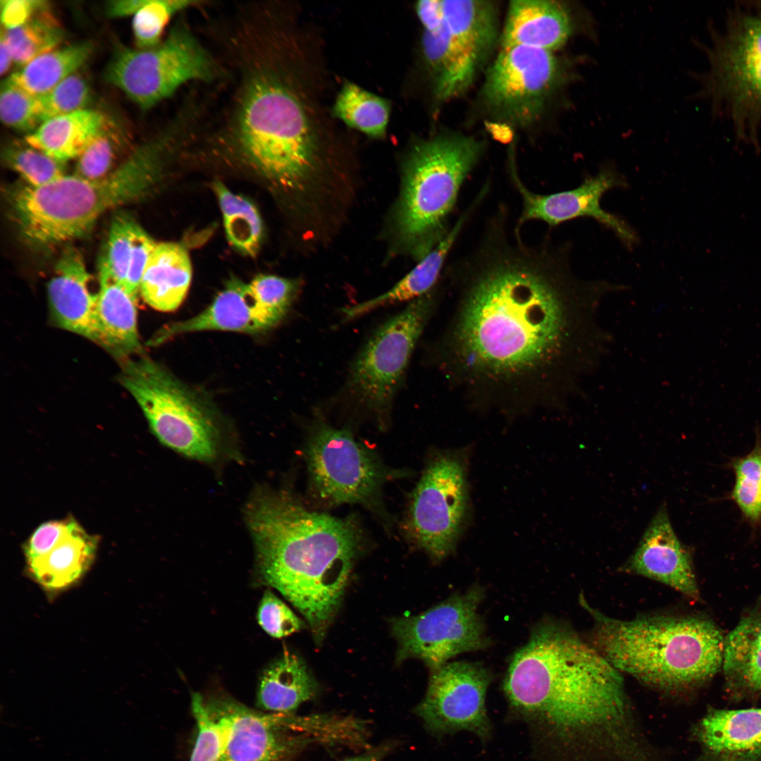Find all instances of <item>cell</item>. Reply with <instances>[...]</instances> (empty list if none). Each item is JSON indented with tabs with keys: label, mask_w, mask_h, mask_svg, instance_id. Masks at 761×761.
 Returning <instances> with one entry per match:
<instances>
[{
	"label": "cell",
	"mask_w": 761,
	"mask_h": 761,
	"mask_svg": "<svg viewBox=\"0 0 761 761\" xmlns=\"http://www.w3.org/2000/svg\"><path fill=\"white\" fill-rule=\"evenodd\" d=\"M500 205L474 248L447 268L465 287L460 340L470 363L496 371L557 364L580 386L611 340L598 321L618 284L571 273L568 247L523 241Z\"/></svg>",
	"instance_id": "1"
},
{
	"label": "cell",
	"mask_w": 761,
	"mask_h": 761,
	"mask_svg": "<svg viewBox=\"0 0 761 761\" xmlns=\"http://www.w3.org/2000/svg\"><path fill=\"white\" fill-rule=\"evenodd\" d=\"M502 688L511 710L534 729L632 756L621 672L568 626L552 621L536 626L514 653Z\"/></svg>",
	"instance_id": "2"
},
{
	"label": "cell",
	"mask_w": 761,
	"mask_h": 761,
	"mask_svg": "<svg viewBox=\"0 0 761 761\" xmlns=\"http://www.w3.org/2000/svg\"><path fill=\"white\" fill-rule=\"evenodd\" d=\"M256 570L305 617L316 643L335 614L360 546L349 519L312 512L290 496L260 490L247 507Z\"/></svg>",
	"instance_id": "3"
},
{
	"label": "cell",
	"mask_w": 761,
	"mask_h": 761,
	"mask_svg": "<svg viewBox=\"0 0 761 761\" xmlns=\"http://www.w3.org/2000/svg\"><path fill=\"white\" fill-rule=\"evenodd\" d=\"M582 607L593 620V646L618 671L664 690L698 686L722 668L724 638L710 619L695 616H645L630 620Z\"/></svg>",
	"instance_id": "4"
},
{
	"label": "cell",
	"mask_w": 761,
	"mask_h": 761,
	"mask_svg": "<svg viewBox=\"0 0 761 761\" xmlns=\"http://www.w3.org/2000/svg\"><path fill=\"white\" fill-rule=\"evenodd\" d=\"M157 149L154 144L136 149L100 180L66 174L43 186L18 187L9 203L21 236L36 247L83 236L105 212L136 200L147 190L155 175Z\"/></svg>",
	"instance_id": "5"
},
{
	"label": "cell",
	"mask_w": 761,
	"mask_h": 761,
	"mask_svg": "<svg viewBox=\"0 0 761 761\" xmlns=\"http://www.w3.org/2000/svg\"><path fill=\"white\" fill-rule=\"evenodd\" d=\"M235 130L248 159L283 188L304 190L316 171L318 147L295 93L275 74L256 71L246 80Z\"/></svg>",
	"instance_id": "6"
},
{
	"label": "cell",
	"mask_w": 761,
	"mask_h": 761,
	"mask_svg": "<svg viewBox=\"0 0 761 761\" xmlns=\"http://www.w3.org/2000/svg\"><path fill=\"white\" fill-rule=\"evenodd\" d=\"M484 141L445 132L419 141L406 162L396 228L418 261L450 233L464 182L483 158Z\"/></svg>",
	"instance_id": "7"
},
{
	"label": "cell",
	"mask_w": 761,
	"mask_h": 761,
	"mask_svg": "<svg viewBox=\"0 0 761 761\" xmlns=\"http://www.w3.org/2000/svg\"><path fill=\"white\" fill-rule=\"evenodd\" d=\"M119 380L160 442L195 459H214L216 423L208 407L185 384L146 356L122 361Z\"/></svg>",
	"instance_id": "8"
},
{
	"label": "cell",
	"mask_w": 761,
	"mask_h": 761,
	"mask_svg": "<svg viewBox=\"0 0 761 761\" xmlns=\"http://www.w3.org/2000/svg\"><path fill=\"white\" fill-rule=\"evenodd\" d=\"M214 70L202 46L187 28L179 25L153 48L117 49L105 76L109 82L147 110L187 82L209 79Z\"/></svg>",
	"instance_id": "9"
},
{
	"label": "cell",
	"mask_w": 761,
	"mask_h": 761,
	"mask_svg": "<svg viewBox=\"0 0 761 761\" xmlns=\"http://www.w3.org/2000/svg\"><path fill=\"white\" fill-rule=\"evenodd\" d=\"M565 79L564 63L553 51L501 49L486 71L480 99L496 121L526 128L538 120Z\"/></svg>",
	"instance_id": "10"
},
{
	"label": "cell",
	"mask_w": 761,
	"mask_h": 761,
	"mask_svg": "<svg viewBox=\"0 0 761 761\" xmlns=\"http://www.w3.org/2000/svg\"><path fill=\"white\" fill-rule=\"evenodd\" d=\"M466 474L462 452L438 453L412 495L407 529L417 547L434 561H441L454 551L466 524Z\"/></svg>",
	"instance_id": "11"
},
{
	"label": "cell",
	"mask_w": 761,
	"mask_h": 761,
	"mask_svg": "<svg viewBox=\"0 0 761 761\" xmlns=\"http://www.w3.org/2000/svg\"><path fill=\"white\" fill-rule=\"evenodd\" d=\"M431 307L427 295L411 302L376 329L351 367L349 392L378 419L389 414Z\"/></svg>",
	"instance_id": "12"
},
{
	"label": "cell",
	"mask_w": 761,
	"mask_h": 761,
	"mask_svg": "<svg viewBox=\"0 0 761 761\" xmlns=\"http://www.w3.org/2000/svg\"><path fill=\"white\" fill-rule=\"evenodd\" d=\"M483 597V588L475 586L421 614L392 620L397 661L417 658L431 671L459 654L488 648L490 641L478 613Z\"/></svg>",
	"instance_id": "13"
},
{
	"label": "cell",
	"mask_w": 761,
	"mask_h": 761,
	"mask_svg": "<svg viewBox=\"0 0 761 761\" xmlns=\"http://www.w3.org/2000/svg\"><path fill=\"white\" fill-rule=\"evenodd\" d=\"M315 423L307 461L316 493L333 504H374L386 478L376 457L347 430Z\"/></svg>",
	"instance_id": "14"
},
{
	"label": "cell",
	"mask_w": 761,
	"mask_h": 761,
	"mask_svg": "<svg viewBox=\"0 0 761 761\" xmlns=\"http://www.w3.org/2000/svg\"><path fill=\"white\" fill-rule=\"evenodd\" d=\"M491 681L490 672L478 663L448 662L431 671L415 712L435 736L468 731L485 741L493 729L485 707Z\"/></svg>",
	"instance_id": "15"
},
{
	"label": "cell",
	"mask_w": 761,
	"mask_h": 761,
	"mask_svg": "<svg viewBox=\"0 0 761 761\" xmlns=\"http://www.w3.org/2000/svg\"><path fill=\"white\" fill-rule=\"evenodd\" d=\"M710 89L738 127L761 117V18H736L710 54Z\"/></svg>",
	"instance_id": "16"
},
{
	"label": "cell",
	"mask_w": 761,
	"mask_h": 761,
	"mask_svg": "<svg viewBox=\"0 0 761 761\" xmlns=\"http://www.w3.org/2000/svg\"><path fill=\"white\" fill-rule=\"evenodd\" d=\"M508 175L519 194L521 209L514 224L516 230L527 222L536 221L555 227L567 221L583 217L592 218L612 230L627 247L637 242L631 227L617 216L603 209L600 200L610 190L625 187V178L610 166H603L595 175L586 177L577 187L551 194L531 191L521 180L514 157H509Z\"/></svg>",
	"instance_id": "17"
},
{
	"label": "cell",
	"mask_w": 761,
	"mask_h": 761,
	"mask_svg": "<svg viewBox=\"0 0 761 761\" xmlns=\"http://www.w3.org/2000/svg\"><path fill=\"white\" fill-rule=\"evenodd\" d=\"M205 704L230 722L228 745L220 761H285L307 742L298 733L316 730V717L264 713L226 695L215 696Z\"/></svg>",
	"instance_id": "18"
},
{
	"label": "cell",
	"mask_w": 761,
	"mask_h": 761,
	"mask_svg": "<svg viewBox=\"0 0 761 761\" xmlns=\"http://www.w3.org/2000/svg\"><path fill=\"white\" fill-rule=\"evenodd\" d=\"M621 569L659 581L693 600L700 598L691 553L676 536L664 505L655 513Z\"/></svg>",
	"instance_id": "19"
},
{
	"label": "cell",
	"mask_w": 761,
	"mask_h": 761,
	"mask_svg": "<svg viewBox=\"0 0 761 761\" xmlns=\"http://www.w3.org/2000/svg\"><path fill=\"white\" fill-rule=\"evenodd\" d=\"M90 278L82 254L68 246L55 264L47 292L57 326L98 344L97 292H91Z\"/></svg>",
	"instance_id": "20"
},
{
	"label": "cell",
	"mask_w": 761,
	"mask_h": 761,
	"mask_svg": "<svg viewBox=\"0 0 761 761\" xmlns=\"http://www.w3.org/2000/svg\"><path fill=\"white\" fill-rule=\"evenodd\" d=\"M280 321L256 296L249 284L231 279L214 302L199 314L164 328L157 337L163 342L180 334L206 330L259 333Z\"/></svg>",
	"instance_id": "21"
},
{
	"label": "cell",
	"mask_w": 761,
	"mask_h": 761,
	"mask_svg": "<svg viewBox=\"0 0 761 761\" xmlns=\"http://www.w3.org/2000/svg\"><path fill=\"white\" fill-rule=\"evenodd\" d=\"M570 12L554 0H514L509 6L500 36L501 49L525 46L554 51L572 33Z\"/></svg>",
	"instance_id": "22"
},
{
	"label": "cell",
	"mask_w": 761,
	"mask_h": 761,
	"mask_svg": "<svg viewBox=\"0 0 761 761\" xmlns=\"http://www.w3.org/2000/svg\"><path fill=\"white\" fill-rule=\"evenodd\" d=\"M696 735L713 761H761V708L710 710Z\"/></svg>",
	"instance_id": "23"
},
{
	"label": "cell",
	"mask_w": 761,
	"mask_h": 761,
	"mask_svg": "<svg viewBox=\"0 0 761 761\" xmlns=\"http://www.w3.org/2000/svg\"><path fill=\"white\" fill-rule=\"evenodd\" d=\"M479 206L474 200L452 225L446 237L392 288L376 297L345 308L342 310L345 321L357 318L388 304L412 302L426 295L440 278L459 236Z\"/></svg>",
	"instance_id": "24"
},
{
	"label": "cell",
	"mask_w": 761,
	"mask_h": 761,
	"mask_svg": "<svg viewBox=\"0 0 761 761\" xmlns=\"http://www.w3.org/2000/svg\"><path fill=\"white\" fill-rule=\"evenodd\" d=\"M422 50L431 72L434 94L447 101L464 94L482 66L449 32L445 24L435 32L423 31Z\"/></svg>",
	"instance_id": "25"
},
{
	"label": "cell",
	"mask_w": 761,
	"mask_h": 761,
	"mask_svg": "<svg viewBox=\"0 0 761 761\" xmlns=\"http://www.w3.org/2000/svg\"><path fill=\"white\" fill-rule=\"evenodd\" d=\"M99 284L97 305L98 344L123 361L141 349L137 298L107 276H99Z\"/></svg>",
	"instance_id": "26"
},
{
	"label": "cell",
	"mask_w": 761,
	"mask_h": 761,
	"mask_svg": "<svg viewBox=\"0 0 761 761\" xmlns=\"http://www.w3.org/2000/svg\"><path fill=\"white\" fill-rule=\"evenodd\" d=\"M192 278L190 257L179 244H156L140 287V293L151 307L172 311L184 300Z\"/></svg>",
	"instance_id": "27"
},
{
	"label": "cell",
	"mask_w": 761,
	"mask_h": 761,
	"mask_svg": "<svg viewBox=\"0 0 761 761\" xmlns=\"http://www.w3.org/2000/svg\"><path fill=\"white\" fill-rule=\"evenodd\" d=\"M722 668L731 691H761V600L725 637Z\"/></svg>",
	"instance_id": "28"
},
{
	"label": "cell",
	"mask_w": 761,
	"mask_h": 761,
	"mask_svg": "<svg viewBox=\"0 0 761 761\" xmlns=\"http://www.w3.org/2000/svg\"><path fill=\"white\" fill-rule=\"evenodd\" d=\"M97 545V538L79 525L48 553L26 562L28 573L47 592H60L89 569Z\"/></svg>",
	"instance_id": "29"
},
{
	"label": "cell",
	"mask_w": 761,
	"mask_h": 761,
	"mask_svg": "<svg viewBox=\"0 0 761 761\" xmlns=\"http://www.w3.org/2000/svg\"><path fill=\"white\" fill-rule=\"evenodd\" d=\"M108 123L100 112L84 109L49 119L25 137L30 146L61 162L77 159Z\"/></svg>",
	"instance_id": "30"
},
{
	"label": "cell",
	"mask_w": 761,
	"mask_h": 761,
	"mask_svg": "<svg viewBox=\"0 0 761 761\" xmlns=\"http://www.w3.org/2000/svg\"><path fill=\"white\" fill-rule=\"evenodd\" d=\"M450 34L482 66L500 40L497 6L484 0H442Z\"/></svg>",
	"instance_id": "31"
},
{
	"label": "cell",
	"mask_w": 761,
	"mask_h": 761,
	"mask_svg": "<svg viewBox=\"0 0 761 761\" xmlns=\"http://www.w3.org/2000/svg\"><path fill=\"white\" fill-rule=\"evenodd\" d=\"M316 684L299 657L289 652L273 662L262 672L256 704L266 711L292 713L316 693Z\"/></svg>",
	"instance_id": "32"
},
{
	"label": "cell",
	"mask_w": 761,
	"mask_h": 761,
	"mask_svg": "<svg viewBox=\"0 0 761 761\" xmlns=\"http://www.w3.org/2000/svg\"><path fill=\"white\" fill-rule=\"evenodd\" d=\"M92 51L89 42L57 48L32 60L7 78L32 95H42L77 73Z\"/></svg>",
	"instance_id": "33"
},
{
	"label": "cell",
	"mask_w": 761,
	"mask_h": 761,
	"mask_svg": "<svg viewBox=\"0 0 761 761\" xmlns=\"http://www.w3.org/2000/svg\"><path fill=\"white\" fill-rule=\"evenodd\" d=\"M390 113L389 102L350 82L341 88L333 106L334 115L349 127L373 137H382Z\"/></svg>",
	"instance_id": "34"
},
{
	"label": "cell",
	"mask_w": 761,
	"mask_h": 761,
	"mask_svg": "<svg viewBox=\"0 0 761 761\" xmlns=\"http://www.w3.org/2000/svg\"><path fill=\"white\" fill-rule=\"evenodd\" d=\"M13 62L25 66L39 56L58 48L65 37L62 25L50 10V6L36 13L21 26L6 30L2 27Z\"/></svg>",
	"instance_id": "35"
},
{
	"label": "cell",
	"mask_w": 761,
	"mask_h": 761,
	"mask_svg": "<svg viewBox=\"0 0 761 761\" xmlns=\"http://www.w3.org/2000/svg\"><path fill=\"white\" fill-rule=\"evenodd\" d=\"M215 190L229 242L242 253L255 256L262 237V223L256 208L249 200L233 194L221 182L215 184Z\"/></svg>",
	"instance_id": "36"
},
{
	"label": "cell",
	"mask_w": 761,
	"mask_h": 761,
	"mask_svg": "<svg viewBox=\"0 0 761 761\" xmlns=\"http://www.w3.org/2000/svg\"><path fill=\"white\" fill-rule=\"evenodd\" d=\"M729 467L734 474L733 488L728 496L744 520L757 531L761 529V434L756 433L753 449L746 454L734 457Z\"/></svg>",
	"instance_id": "37"
},
{
	"label": "cell",
	"mask_w": 761,
	"mask_h": 761,
	"mask_svg": "<svg viewBox=\"0 0 761 761\" xmlns=\"http://www.w3.org/2000/svg\"><path fill=\"white\" fill-rule=\"evenodd\" d=\"M192 711L197 734L190 761H220L228 742L229 719L209 709L202 696L197 693L192 695Z\"/></svg>",
	"instance_id": "38"
},
{
	"label": "cell",
	"mask_w": 761,
	"mask_h": 761,
	"mask_svg": "<svg viewBox=\"0 0 761 761\" xmlns=\"http://www.w3.org/2000/svg\"><path fill=\"white\" fill-rule=\"evenodd\" d=\"M2 156L6 165L30 186H43L66 175V163L50 157L25 142L24 144L13 142L7 145Z\"/></svg>",
	"instance_id": "39"
},
{
	"label": "cell",
	"mask_w": 761,
	"mask_h": 761,
	"mask_svg": "<svg viewBox=\"0 0 761 761\" xmlns=\"http://www.w3.org/2000/svg\"><path fill=\"white\" fill-rule=\"evenodd\" d=\"M197 3L187 0H147L133 16L132 27L137 49H146L159 45L170 18Z\"/></svg>",
	"instance_id": "40"
},
{
	"label": "cell",
	"mask_w": 761,
	"mask_h": 761,
	"mask_svg": "<svg viewBox=\"0 0 761 761\" xmlns=\"http://www.w3.org/2000/svg\"><path fill=\"white\" fill-rule=\"evenodd\" d=\"M137 225L128 215L119 214L114 217L99 265V276H107L122 286L126 279Z\"/></svg>",
	"instance_id": "41"
},
{
	"label": "cell",
	"mask_w": 761,
	"mask_h": 761,
	"mask_svg": "<svg viewBox=\"0 0 761 761\" xmlns=\"http://www.w3.org/2000/svg\"><path fill=\"white\" fill-rule=\"evenodd\" d=\"M108 121L102 131L76 159L73 175L89 180H97L109 175L116 167L120 137Z\"/></svg>",
	"instance_id": "42"
},
{
	"label": "cell",
	"mask_w": 761,
	"mask_h": 761,
	"mask_svg": "<svg viewBox=\"0 0 761 761\" xmlns=\"http://www.w3.org/2000/svg\"><path fill=\"white\" fill-rule=\"evenodd\" d=\"M0 116L6 126L29 133L42 123L38 96L25 92L8 78L1 85Z\"/></svg>",
	"instance_id": "43"
},
{
	"label": "cell",
	"mask_w": 761,
	"mask_h": 761,
	"mask_svg": "<svg viewBox=\"0 0 761 761\" xmlns=\"http://www.w3.org/2000/svg\"><path fill=\"white\" fill-rule=\"evenodd\" d=\"M38 98L43 123L56 116L87 109L90 101V89L87 80L75 73Z\"/></svg>",
	"instance_id": "44"
},
{
	"label": "cell",
	"mask_w": 761,
	"mask_h": 761,
	"mask_svg": "<svg viewBox=\"0 0 761 761\" xmlns=\"http://www.w3.org/2000/svg\"><path fill=\"white\" fill-rule=\"evenodd\" d=\"M256 619L261 629L275 638L289 636L304 625L290 607L268 590L260 600Z\"/></svg>",
	"instance_id": "45"
},
{
	"label": "cell",
	"mask_w": 761,
	"mask_h": 761,
	"mask_svg": "<svg viewBox=\"0 0 761 761\" xmlns=\"http://www.w3.org/2000/svg\"><path fill=\"white\" fill-rule=\"evenodd\" d=\"M79 525L73 518L51 520L39 525L24 546L26 562L48 553Z\"/></svg>",
	"instance_id": "46"
},
{
	"label": "cell",
	"mask_w": 761,
	"mask_h": 761,
	"mask_svg": "<svg viewBox=\"0 0 761 761\" xmlns=\"http://www.w3.org/2000/svg\"><path fill=\"white\" fill-rule=\"evenodd\" d=\"M156 246L154 240L137 224L133 234L131 254L123 286L137 299L144 270Z\"/></svg>",
	"instance_id": "47"
},
{
	"label": "cell",
	"mask_w": 761,
	"mask_h": 761,
	"mask_svg": "<svg viewBox=\"0 0 761 761\" xmlns=\"http://www.w3.org/2000/svg\"><path fill=\"white\" fill-rule=\"evenodd\" d=\"M0 5L4 28L11 30L23 25L49 4L44 0H1Z\"/></svg>",
	"instance_id": "48"
},
{
	"label": "cell",
	"mask_w": 761,
	"mask_h": 761,
	"mask_svg": "<svg viewBox=\"0 0 761 761\" xmlns=\"http://www.w3.org/2000/svg\"><path fill=\"white\" fill-rule=\"evenodd\" d=\"M415 10L424 32H435L444 25L442 0L418 1L415 6Z\"/></svg>",
	"instance_id": "49"
},
{
	"label": "cell",
	"mask_w": 761,
	"mask_h": 761,
	"mask_svg": "<svg viewBox=\"0 0 761 761\" xmlns=\"http://www.w3.org/2000/svg\"><path fill=\"white\" fill-rule=\"evenodd\" d=\"M147 0H116L106 4V13L111 18L126 17L135 15Z\"/></svg>",
	"instance_id": "50"
},
{
	"label": "cell",
	"mask_w": 761,
	"mask_h": 761,
	"mask_svg": "<svg viewBox=\"0 0 761 761\" xmlns=\"http://www.w3.org/2000/svg\"><path fill=\"white\" fill-rule=\"evenodd\" d=\"M13 62V56L3 32L1 30L0 37V73L1 75L6 74L10 69Z\"/></svg>",
	"instance_id": "51"
},
{
	"label": "cell",
	"mask_w": 761,
	"mask_h": 761,
	"mask_svg": "<svg viewBox=\"0 0 761 761\" xmlns=\"http://www.w3.org/2000/svg\"><path fill=\"white\" fill-rule=\"evenodd\" d=\"M389 750L390 745H384L363 755L347 758L342 761H381Z\"/></svg>",
	"instance_id": "52"
},
{
	"label": "cell",
	"mask_w": 761,
	"mask_h": 761,
	"mask_svg": "<svg viewBox=\"0 0 761 761\" xmlns=\"http://www.w3.org/2000/svg\"><path fill=\"white\" fill-rule=\"evenodd\" d=\"M760 18H761V6H760Z\"/></svg>",
	"instance_id": "53"
}]
</instances>
